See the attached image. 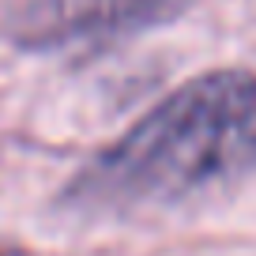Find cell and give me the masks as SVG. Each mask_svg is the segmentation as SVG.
Listing matches in <instances>:
<instances>
[{"label":"cell","instance_id":"6da1fadb","mask_svg":"<svg viewBox=\"0 0 256 256\" xmlns=\"http://www.w3.org/2000/svg\"><path fill=\"white\" fill-rule=\"evenodd\" d=\"M256 174V72L211 68L90 154L60 192L64 211L124 218L170 211Z\"/></svg>","mask_w":256,"mask_h":256},{"label":"cell","instance_id":"7a4b0ae2","mask_svg":"<svg viewBox=\"0 0 256 256\" xmlns=\"http://www.w3.org/2000/svg\"><path fill=\"white\" fill-rule=\"evenodd\" d=\"M196 0H8L0 34L26 53L87 49L177 19Z\"/></svg>","mask_w":256,"mask_h":256},{"label":"cell","instance_id":"3957f363","mask_svg":"<svg viewBox=\"0 0 256 256\" xmlns=\"http://www.w3.org/2000/svg\"><path fill=\"white\" fill-rule=\"evenodd\" d=\"M0 256H30L23 245H16V241H4L0 238Z\"/></svg>","mask_w":256,"mask_h":256}]
</instances>
